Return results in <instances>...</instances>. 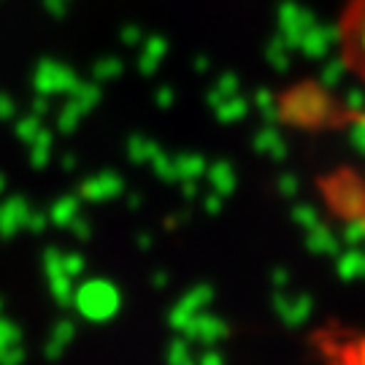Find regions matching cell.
<instances>
[{
  "label": "cell",
  "mask_w": 365,
  "mask_h": 365,
  "mask_svg": "<svg viewBox=\"0 0 365 365\" xmlns=\"http://www.w3.org/2000/svg\"><path fill=\"white\" fill-rule=\"evenodd\" d=\"M211 303H214V287L211 284H195L192 289L184 292L176 306H182L184 312L190 314H200L206 312V306H211Z\"/></svg>",
  "instance_id": "20"
},
{
  "label": "cell",
  "mask_w": 365,
  "mask_h": 365,
  "mask_svg": "<svg viewBox=\"0 0 365 365\" xmlns=\"http://www.w3.org/2000/svg\"><path fill=\"white\" fill-rule=\"evenodd\" d=\"M14 111H16V106L9 95H0V119H11Z\"/></svg>",
  "instance_id": "46"
},
{
  "label": "cell",
  "mask_w": 365,
  "mask_h": 365,
  "mask_svg": "<svg viewBox=\"0 0 365 365\" xmlns=\"http://www.w3.org/2000/svg\"><path fill=\"white\" fill-rule=\"evenodd\" d=\"M30 211L33 209L27 206L25 197H19V195L6 197V200L0 203V238H3V241H11L19 230H25Z\"/></svg>",
  "instance_id": "6"
},
{
  "label": "cell",
  "mask_w": 365,
  "mask_h": 365,
  "mask_svg": "<svg viewBox=\"0 0 365 365\" xmlns=\"http://www.w3.org/2000/svg\"><path fill=\"white\" fill-rule=\"evenodd\" d=\"M81 214V197L78 195H63L60 200H54L52 211H49V222L57 227H68L71 222Z\"/></svg>",
  "instance_id": "18"
},
{
  "label": "cell",
  "mask_w": 365,
  "mask_h": 365,
  "mask_svg": "<svg viewBox=\"0 0 365 365\" xmlns=\"http://www.w3.org/2000/svg\"><path fill=\"white\" fill-rule=\"evenodd\" d=\"M276 190H279V195L292 200V197H298L300 192V182L295 173H282L279 179H276Z\"/></svg>",
  "instance_id": "35"
},
{
  "label": "cell",
  "mask_w": 365,
  "mask_h": 365,
  "mask_svg": "<svg viewBox=\"0 0 365 365\" xmlns=\"http://www.w3.org/2000/svg\"><path fill=\"white\" fill-rule=\"evenodd\" d=\"M182 195H184V200H195V197L200 195L197 182H182Z\"/></svg>",
  "instance_id": "48"
},
{
  "label": "cell",
  "mask_w": 365,
  "mask_h": 365,
  "mask_svg": "<svg viewBox=\"0 0 365 365\" xmlns=\"http://www.w3.org/2000/svg\"><path fill=\"white\" fill-rule=\"evenodd\" d=\"M192 68H195V73H209L211 60L206 57V54H200V57H195V60H192Z\"/></svg>",
  "instance_id": "50"
},
{
  "label": "cell",
  "mask_w": 365,
  "mask_h": 365,
  "mask_svg": "<svg viewBox=\"0 0 365 365\" xmlns=\"http://www.w3.org/2000/svg\"><path fill=\"white\" fill-rule=\"evenodd\" d=\"M3 312H6V300L0 298V314H3Z\"/></svg>",
  "instance_id": "56"
},
{
  "label": "cell",
  "mask_w": 365,
  "mask_h": 365,
  "mask_svg": "<svg viewBox=\"0 0 365 365\" xmlns=\"http://www.w3.org/2000/svg\"><path fill=\"white\" fill-rule=\"evenodd\" d=\"M125 192V179L114 173V170H106L98 176H90L87 182H81L78 187V197L92 200V203H103V200H114Z\"/></svg>",
  "instance_id": "5"
},
{
  "label": "cell",
  "mask_w": 365,
  "mask_h": 365,
  "mask_svg": "<svg viewBox=\"0 0 365 365\" xmlns=\"http://www.w3.org/2000/svg\"><path fill=\"white\" fill-rule=\"evenodd\" d=\"M365 274V257L360 252H349V255H344L339 260V276L341 279H346V282H352L357 276Z\"/></svg>",
  "instance_id": "27"
},
{
  "label": "cell",
  "mask_w": 365,
  "mask_h": 365,
  "mask_svg": "<svg viewBox=\"0 0 365 365\" xmlns=\"http://www.w3.org/2000/svg\"><path fill=\"white\" fill-rule=\"evenodd\" d=\"M160 152V146L152 141V138H146V135H130L128 138V157H130V163H152V157Z\"/></svg>",
  "instance_id": "23"
},
{
  "label": "cell",
  "mask_w": 365,
  "mask_h": 365,
  "mask_svg": "<svg viewBox=\"0 0 365 365\" xmlns=\"http://www.w3.org/2000/svg\"><path fill=\"white\" fill-rule=\"evenodd\" d=\"M155 103L160 106L163 111H168L170 106L176 103V90L168 87V84H165V87H160V90H155Z\"/></svg>",
  "instance_id": "41"
},
{
  "label": "cell",
  "mask_w": 365,
  "mask_h": 365,
  "mask_svg": "<svg viewBox=\"0 0 365 365\" xmlns=\"http://www.w3.org/2000/svg\"><path fill=\"white\" fill-rule=\"evenodd\" d=\"M168 52V41L163 38V36H152V38L144 41V52L138 57V71L144 73V76H152L157 73V68L163 63V57Z\"/></svg>",
  "instance_id": "12"
},
{
  "label": "cell",
  "mask_w": 365,
  "mask_h": 365,
  "mask_svg": "<svg viewBox=\"0 0 365 365\" xmlns=\"http://www.w3.org/2000/svg\"><path fill=\"white\" fill-rule=\"evenodd\" d=\"M63 268H66V274L71 279H78L87 268V260H84L81 252H63Z\"/></svg>",
  "instance_id": "34"
},
{
  "label": "cell",
  "mask_w": 365,
  "mask_h": 365,
  "mask_svg": "<svg viewBox=\"0 0 365 365\" xmlns=\"http://www.w3.org/2000/svg\"><path fill=\"white\" fill-rule=\"evenodd\" d=\"M25 346H22V330L16 322L0 317V365H22L25 363Z\"/></svg>",
  "instance_id": "8"
},
{
  "label": "cell",
  "mask_w": 365,
  "mask_h": 365,
  "mask_svg": "<svg viewBox=\"0 0 365 365\" xmlns=\"http://www.w3.org/2000/svg\"><path fill=\"white\" fill-rule=\"evenodd\" d=\"M197 365H225V357L220 349H206L197 354Z\"/></svg>",
  "instance_id": "44"
},
{
  "label": "cell",
  "mask_w": 365,
  "mask_h": 365,
  "mask_svg": "<svg viewBox=\"0 0 365 365\" xmlns=\"http://www.w3.org/2000/svg\"><path fill=\"white\" fill-rule=\"evenodd\" d=\"M152 168H155V173L163 179V182H176V157L168 155V152H157L155 157H152Z\"/></svg>",
  "instance_id": "29"
},
{
  "label": "cell",
  "mask_w": 365,
  "mask_h": 365,
  "mask_svg": "<svg viewBox=\"0 0 365 365\" xmlns=\"http://www.w3.org/2000/svg\"><path fill=\"white\" fill-rule=\"evenodd\" d=\"M30 108H33V114H36V117H46V114H49V98H43V95H36V101H33V106H30Z\"/></svg>",
  "instance_id": "45"
},
{
  "label": "cell",
  "mask_w": 365,
  "mask_h": 365,
  "mask_svg": "<svg viewBox=\"0 0 365 365\" xmlns=\"http://www.w3.org/2000/svg\"><path fill=\"white\" fill-rule=\"evenodd\" d=\"M119 38H122V43L125 46H141L144 43V30L138 25H125L122 27V33H119Z\"/></svg>",
  "instance_id": "39"
},
{
  "label": "cell",
  "mask_w": 365,
  "mask_h": 365,
  "mask_svg": "<svg viewBox=\"0 0 365 365\" xmlns=\"http://www.w3.org/2000/svg\"><path fill=\"white\" fill-rule=\"evenodd\" d=\"M265 60H268V66L274 68V71L287 73L289 66H292V49L276 36V38H271L268 41V46H265Z\"/></svg>",
  "instance_id": "22"
},
{
  "label": "cell",
  "mask_w": 365,
  "mask_h": 365,
  "mask_svg": "<svg viewBox=\"0 0 365 365\" xmlns=\"http://www.w3.org/2000/svg\"><path fill=\"white\" fill-rule=\"evenodd\" d=\"M271 284H274L276 292H284L289 287V271L284 268H274V274H271Z\"/></svg>",
  "instance_id": "43"
},
{
  "label": "cell",
  "mask_w": 365,
  "mask_h": 365,
  "mask_svg": "<svg viewBox=\"0 0 365 365\" xmlns=\"http://www.w3.org/2000/svg\"><path fill=\"white\" fill-rule=\"evenodd\" d=\"M78 84V76L73 73V68L63 66V63H54V60H43L36 73H33V87L43 98H52V95H71V90Z\"/></svg>",
  "instance_id": "3"
},
{
  "label": "cell",
  "mask_w": 365,
  "mask_h": 365,
  "mask_svg": "<svg viewBox=\"0 0 365 365\" xmlns=\"http://www.w3.org/2000/svg\"><path fill=\"white\" fill-rule=\"evenodd\" d=\"M128 206H130V209H138V206H141V195H138V192L128 195Z\"/></svg>",
  "instance_id": "53"
},
{
  "label": "cell",
  "mask_w": 365,
  "mask_h": 365,
  "mask_svg": "<svg viewBox=\"0 0 365 365\" xmlns=\"http://www.w3.org/2000/svg\"><path fill=\"white\" fill-rule=\"evenodd\" d=\"M3 190H6V176L0 173V195H3Z\"/></svg>",
  "instance_id": "54"
},
{
  "label": "cell",
  "mask_w": 365,
  "mask_h": 365,
  "mask_svg": "<svg viewBox=\"0 0 365 365\" xmlns=\"http://www.w3.org/2000/svg\"><path fill=\"white\" fill-rule=\"evenodd\" d=\"M252 103H255V108H257L262 117H265V122H268V125H274L276 119H279V108H276V101H274V95H271L268 90H257V92H255Z\"/></svg>",
  "instance_id": "30"
},
{
  "label": "cell",
  "mask_w": 365,
  "mask_h": 365,
  "mask_svg": "<svg viewBox=\"0 0 365 365\" xmlns=\"http://www.w3.org/2000/svg\"><path fill=\"white\" fill-rule=\"evenodd\" d=\"M63 168H66V170H76V155H66V157H63Z\"/></svg>",
  "instance_id": "52"
},
{
  "label": "cell",
  "mask_w": 365,
  "mask_h": 365,
  "mask_svg": "<svg viewBox=\"0 0 365 365\" xmlns=\"http://www.w3.org/2000/svg\"><path fill=\"white\" fill-rule=\"evenodd\" d=\"M357 365H365V344H363V352H360V360H357Z\"/></svg>",
  "instance_id": "55"
},
{
  "label": "cell",
  "mask_w": 365,
  "mask_h": 365,
  "mask_svg": "<svg viewBox=\"0 0 365 365\" xmlns=\"http://www.w3.org/2000/svg\"><path fill=\"white\" fill-rule=\"evenodd\" d=\"M81 119H84V114L68 101V103L63 106V111H60V117H57V130L63 133V135H71V133H76Z\"/></svg>",
  "instance_id": "31"
},
{
  "label": "cell",
  "mask_w": 365,
  "mask_h": 365,
  "mask_svg": "<svg viewBox=\"0 0 365 365\" xmlns=\"http://www.w3.org/2000/svg\"><path fill=\"white\" fill-rule=\"evenodd\" d=\"M43 130V125H41V117H36V114H27V117H22L19 122H16V138L19 141H25V144H30L38 133Z\"/></svg>",
  "instance_id": "32"
},
{
  "label": "cell",
  "mask_w": 365,
  "mask_h": 365,
  "mask_svg": "<svg viewBox=\"0 0 365 365\" xmlns=\"http://www.w3.org/2000/svg\"><path fill=\"white\" fill-rule=\"evenodd\" d=\"M190 344H203V346H217L222 339H227V322L214 317L209 312H200L192 317V322L184 327L182 333Z\"/></svg>",
  "instance_id": "4"
},
{
  "label": "cell",
  "mask_w": 365,
  "mask_h": 365,
  "mask_svg": "<svg viewBox=\"0 0 365 365\" xmlns=\"http://www.w3.org/2000/svg\"><path fill=\"white\" fill-rule=\"evenodd\" d=\"M276 22H279V38L287 43L289 49L295 52L300 46V38L306 36L309 27L317 25V16L309 9H303L292 0H284L276 11Z\"/></svg>",
  "instance_id": "2"
},
{
  "label": "cell",
  "mask_w": 365,
  "mask_h": 365,
  "mask_svg": "<svg viewBox=\"0 0 365 365\" xmlns=\"http://www.w3.org/2000/svg\"><path fill=\"white\" fill-rule=\"evenodd\" d=\"M306 249L314 252V255L327 257V255L339 252V238H336V233L327 225H317L312 230H306Z\"/></svg>",
  "instance_id": "16"
},
{
  "label": "cell",
  "mask_w": 365,
  "mask_h": 365,
  "mask_svg": "<svg viewBox=\"0 0 365 365\" xmlns=\"http://www.w3.org/2000/svg\"><path fill=\"white\" fill-rule=\"evenodd\" d=\"M274 306H276V314L282 317V322L287 327H300L306 325V319L312 317L314 312V300L312 295H282V292H276L274 295Z\"/></svg>",
  "instance_id": "7"
},
{
  "label": "cell",
  "mask_w": 365,
  "mask_h": 365,
  "mask_svg": "<svg viewBox=\"0 0 365 365\" xmlns=\"http://www.w3.org/2000/svg\"><path fill=\"white\" fill-rule=\"evenodd\" d=\"M73 336H76V325H73L71 319L57 322L52 330V336H49V341L43 344V354H46L49 360H60V357L66 354L68 344L73 341Z\"/></svg>",
  "instance_id": "14"
},
{
  "label": "cell",
  "mask_w": 365,
  "mask_h": 365,
  "mask_svg": "<svg viewBox=\"0 0 365 365\" xmlns=\"http://www.w3.org/2000/svg\"><path fill=\"white\" fill-rule=\"evenodd\" d=\"M190 346H192V344L187 339L173 341L168 346V365H197V357L192 354Z\"/></svg>",
  "instance_id": "28"
},
{
  "label": "cell",
  "mask_w": 365,
  "mask_h": 365,
  "mask_svg": "<svg viewBox=\"0 0 365 365\" xmlns=\"http://www.w3.org/2000/svg\"><path fill=\"white\" fill-rule=\"evenodd\" d=\"M346 106H352L354 111H360V108H363V92H360V90L346 92Z\"/></svg>",
  "instance_id": "47"
},
{
  "label": "cell",
  "mask_w": 365,
  "mask_h": 365,
  "mask_svg": "<svg viewBox=\"0 0 365 365\" xmlns=\"http://www.w3.org/2000/svg\"><path fill=\"white\" fill-rule=\"evenodd\" d=\"M252 146H255V152H257V155L271 157V160H276V163L287 157V144H284L282 133L276 130L274 125H265V128H260V130H257V135H255V141H252Z\"/></svg>",
  "instance_id": "10"
},
{
  "label": "cell",
  "mask_w": 365,
  "mask_h": 365,
  "mask_svg": "<svg viewBox=\"0 0 365 365\" xmlns=\"http://www.w3.org/2000/svg\"><path fill=\"white\" fill-rule=\"evenodd\" d=\"M68 230L73 233V238H76V241H90V238H92V225H90V220H87V217H81V214H78L76 220L68 225Z\"/></svg>",
  "instance_id": "37"
},
{
  "label": "cell",
  "mask_w": 365,
  "mask_h": 365,
  "mask_svg": "<svg viewBox=\"0 0 365 365\" xmlns=\"http://www.w3.org/2000/svg\"><path fill=\"white\" fill-rule=\"evenodd\" d=\"M49 292H52L54 303L60 309H68L73 303V279L71 276H52L49 279Z\"/></svg>",
  "instance_id": "24"
},
{
  "label": "cell",
  "mask_w": 365,
  "mask_h": 365,
  "mask_svg": "<svg viewBox=\"0 0 365 365\" xmlns=\"http://www.w3.org/2000/svg\"><path fill=\"white\" fill-rule=\"evenodd\" d=\"M122 60L117 57H101L95 66H92V78L98 81V84H106V81H111V78H119L122 76Z\"/></svg>",
  "instance_id": "25"
},
{
  "label": "cell",
  "mask_w": 365,
  "mask_h": 365,
  "mask_svg": "<svg viewBox=\"0 0 365 365\" xmlns=\"http://www.w3.org/2000/svg\"><path fill=\"white\" fill-rule=\"evenodd\" d=\"M222 209H225V197H222L220 192H214V190H211L209 195L203 197V211H206L209 217H220Z\"/></svg>",
  "instance_id": "40"
},
{
  "label": "cell",
  "mask_w": 365,
  "mask_h": 365,
  "mask_svg": "<svg viewBox=\"0 0 365 365\" xmlns=\"http://www.w3.org/2000/svg\"><path fill=\"white\" fill-rule=\"evenodd\" d=\"M289 217H292V222H295L298 227H303V230H312L317 225H322V217H319V211L314 209L312 203H295L292 211H289Z\"/></svg>",
  "instance_id": "26"
},
{
  "label": "cell",
  "mask_w": 365,
  "mask_h": 365,
  "mask_svg": "<svg viewBox=\"0 0 365 365\" xmlns=\"http://www.w3.org/2000/svg\"><path fill=\"white\" fill-rule=\"evenodd\" d=\"M73 306L90 322H108V319L117 317L119 306H122V295L111 282L92 279V282H84L73 292Z\"/></svg>",
  "instance_id": "1"
},
{
  "label": "cell",
  "mask_w": 365,
  "mask_h": 365,
  "mask_svg": "<svg viewBox=\"0 0 365 365\" xmlns=\"http://www.w3.org/2000/svg\"><path fill=\"white\" fill-rule=\"evenodd\" d=\"M152 284H155L157 289H165V287H168V274H165V271H157V274H152Z\"/></svg>",
  "instance_id": "51"
},
{
  "label": "cell",
  "mask_w": 365,
  "mask_h": 365,
  "mask_svg": "<svg viewBox=\"0 0 365 365\" xmlns=\"http://www.w3.org/2000/svg\"><path fill=\"white\" fill-rule=\"evenodd\" d=\"M46 225H52V222H49V214H46V211H30V217H27L25 230H30V233L41 235L43 230H46Z\"/></svg>",
  "instance_id": "38"
},
{
  "label": "cell",
  "mask_w": 365,
  "mask_h": 365,
  "mask_svg": "<svg viewBox=\"0 0 365 365\" xmlns=\"http://www.w3.org/2000/svg\"><path fill=\"white\" fill-rule=\"evenodd\" d=\"M333 41H336V30L317 22V25L309 27L306 36L300 38L298 52H303L306 57H312V60H322V57H327L330 49H333Z\"/></svg>",
  "instance_id": "9"
},
{
  "label": "cell",
  "mask_w": 365,
  "mask_h": 365,
  "mask_svg": "<svg viewBox=\"0 0 365 365\" xmlns=\"http://www.w3.org/2000/svg\"><path fill=\"white\" fill-rule=\"evenodd\" d=\"M249 108H252V101H247L241 92L233 95V98H227L225 103H220L214 108V117L225 122V125H233V122H241V119L249 117Z\"/></svg>",
  "instance_id": "17"
},
{
  "label": "cell",
  "mask_w": 365,
  "mask_h": 365,
  "mask_svg": "<svg viewBox=\"0 0 365 365\" xmlns=\"http://www.w3.org/2000/svg\"><path fill=\"white\" fill-rule=\"evenodd\" d=\"M135 247L141 249V252H149V249L155 247V241H152V233H138V235H135Z\"/></svg>",
  "instance_id": "49"
},
{
  "label": "cell",
  "mask_w": 365,
  "mask_h": 365,
  "mask_svg": "<svg viewBox=\"0 0 365 365\" xmlns=\"http://www.w3.org/2000/svg\"><path fill=\"white\" fill-rule=\"evenodd\" d=\"M30 165L36 170L46 168L49 160H52V146H54V135L49 130H41L33 141H30Z\"/></svg>",
  "instance_id": "21"
},
{
  "label": "cell",
  "mask_w": 365,
  "mask_h": 365,
  "mask_svg": "<svg viewBox=\"0 0 365 365\" xmlns=\"http://www.w3.org/2000/svg\"><path fill=\"white\" fill-rule=\"evenodd\" d=\"M241 92V78L235 76V73H222L217 81H214V87H211L209 98H206V103H209V108L214 111L220 103H225L227 98H233V95H238Z\"/></svg>",
  "instance_id": "19"
},
{
  "label": "cell",
  "mask_w": 365,
  "mask_h": 365,
  "mask_svg": "<svg viewBox=\"0 0 365 365\" xmlns=\"http://www.w3.org/2000/svg\"><path fill=\"white\" fill-rule=\"evenodd\" d=\"M43 271H46V279H52V276H68L66 268H63V252L57 247H49L43 252Z\"/></svg>",
  "instance_id": "33"
},
{
  "label": "cell",
  "mask_w": 365,
  "mask_h": 365,
  "mask_svg": "<svg viewBox=\"0 0 365 365\" xmlns=\"http://www.w3.org/2000/svg\"><path fill=\"white\" fill-rule=\"evenodd\" d=\"M341 76H344V63H341V60H330V63H325L322 73H319V78H322L325 87H336V84L341 81Z\"/></svg>",
  "instance_id": "36"
},
{
  "label": "cell",
  "mask_w": 365,
  "mask_h": 365,
  "mask_svg": "<svg viewBox=\"0 0 365 365\" xmlns=\"http://www.w3.org/2000/svg\"><path fill=\"white\" fill-rule=\"evenodd\" d=\"M71 3H73V0H43V9L52 14L54 19H63V16H68V11H71Z\"/></svg>",
  "instance_id": "42"
},
{
  "label": "cell",
  "mask_w": 365,
  "mask_h": 365,
  "mask_svg": "<svg viewBox=\"0 0 365 365\" xmlns=\"http://www.w3.org/2000/svg\"><path fill=\"white\" fill-rule=\"evenodd\" d=\"M206 179H209L211 190L220 192L222 197H230L238 187V176H235V168L227 163V160H220V163H211L209 170H206Z\"/></svg>",
  "instance_id": "11"
},
{
  "label": "cell",
  "mask_w": 365,
  "mask_h": 365,
  "mask_svg": "<svg viewBox=\"0 0 365 365\" xmlns=\"http://www.w3.org/2000/svg\"><path fill=\"white\" fill-rule=\"evenodd\" d=\"M101 98H103V90H101V84L98 81H81L78 78V84L71 90V95H68V101L76 106L78 111L87 117L90 111H95V106L101 103Z\"/></svg>",
  "instance_id": "15"
},
{
  "label": "cell",
  "mask_w": 365,
  "mask_h": 365,
  "mask_svg": "<svg viewBox=\"0 0 365 365\" xmlns=\"http://www.w3.org/2000/svg\"><path fill=\"white\" fill-rule=\"evenodd\" d=\"M176 157V182H200L209 170V163L203 155L187 152V155H173Z\"/></svg>",
  "instance_id": "13"
}]
</instances>
